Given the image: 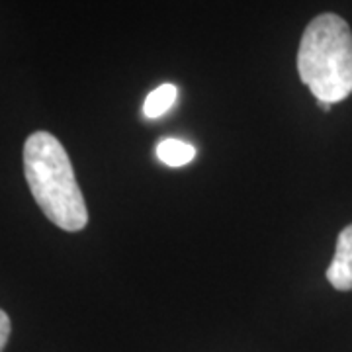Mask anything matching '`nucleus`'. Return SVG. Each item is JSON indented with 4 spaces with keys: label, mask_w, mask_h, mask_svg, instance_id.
<instances>
[{
    "label": "nucleus",
    "mask_w": 352,
    "mask_h": 352,
    "mask_svg": "<svg viewBox=\"0 0 352 352\" xmlns=\"http://www.w3.org/2000/svg\"><path fill=\"white\" fill-rule=\"evenodd\" d=\"M24 175L43 215L63 231H82L88 210L63 143L36 131L24 143Z\"/></svg>",
    "instance_id": "1"
},
{
    "label": "nucleus",
    "mask_w": 352,
    "mask_h": 352,
    "mask_svg": "<svg viewBox=\"0 0 352 352\" xmlns=\"http://www.w3.org/2000/svg\"><path fill=\"white\" fill-rule=\"evenodd\" d=\"M298 73L317 102L337 104L352 94V32L337 14L307 24L298 50Z\"/></svg>",
    "instance_id": "2"
},
{
    "label": "nucleus",
    "mask_w": 352,
    "mask_h": 352,
    "mask_svg": "<svg viewBox=\"0 0 352 352\" xmlns=\"http://www.w3.org/2000/svg\"><path fill=\"white\" fill-rule=\"evenodd\" d=\"M327 280L339 292L352 289V223L340 231L335 256L327 268Z\"/></svg>",
    "instance_id": "3"
},
{
    "label": "nucleus",
    "mask_w": 352,
    "mask_h": 352,
    "mask_svg": "<svg viewBox=\"0 0 352 352\" xmlns=\"http://www.w3.org/2000/svg\"><path fill=\"white\" fill-rule=\"evenodd\" d=\"M157 157L166 166H184V164L194 161L196 149L190 143L180 141V139H163L157 145Z\"/></svg>",
    "instance_id": "4"
},
{
    "label": "nucleus",
    "mask_w": 352,
    "mask_h": 352,
    "mask_svg": "<svg viewBox=\"0 0 352 352\" xmlns=\"http://www.w3.org/2000/svg\"><path fill=\"white\" fill-rule=\"evenodd\" d=\"M176 98H178V88L175 85H170V82L161 85L153 92H149V96L143 102V116L149 120L161 118L175 106Z\"/></svg>",
    "instance_id": "5"
},
{
    "label": "nucleus",
    "mask_w": 352,
    "mask_h": 352,
    "mask_svg": "<svg viewBox=\"0 0 352 352\" xmlns=\"http://www.w3.org/2000/svg\"><path fill=\"white\" fill-rule=\"evenodd\" d=\"M10 331H12V325H10V317L6 315V311L0 309V352L4 351L6 342L10 339Z\"/></svg>",
    "instance_id": "6"
}]
</instances>
